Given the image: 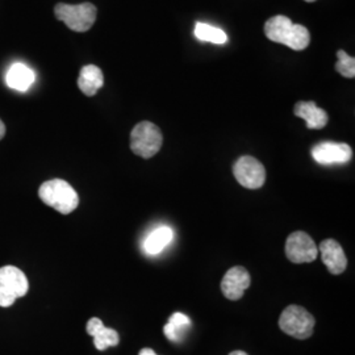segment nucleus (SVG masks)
<instances>
[{"instance_id": "1", "label": "nucleus", "mask_w": 355, "mask_h": 355, "mask_svg": "<svg viewBox=\"0 0 355 355\" xmlns=\"http://www.w3.org/2000/svg\"><path fill=\"white\" fill-rule=\"evenodd\" d=\"M265 35L272 42L283 44L293 51H304L311 42L309 31L300 24H293L286 16H274L265 24Z\"/></svg>"}, {"instance_id": "2", "label": "nucleus", "mask_w": 355, "mask_h": 355, "mask_svg": "<svg viewBox=\"0 0 355 355\" xmlns=\"http://www.w3.org/2000/svg\"><path fill=\"white\" fill-rule=\"evenodd\" d=\"M38 196L42 203L49 205L62 215L74 212L79 205V196L76 191L62 179H51L41 184Z\"/></svg>"}, {"instance_id": "3", "label": "nucleus", "mask_w": 355, "mask_h": 355, "mask_svg": "<svg viewBox=\"0 0 355 355\" xmlns=\"http://www.w3.org/2000/svg\"><path fill=\"white\" fill-rule=\"evenodd\" d=\"M96 7L91 3L64 4L58 3L54 7L55 17L74 32H87L96 20Z\"/></svg>"}, {"instance_id": "4", "label": "nucleus", "mask_w": 355, "mask_h": 355, "mask_svg": "<svg viewBox=\"0 0 355 355\" xmlns=\"http://www.w3.org/2000/svg\"><path fill=\"white\" fill-rule=\"evenodd\" d=\"M164 142L159 128L150 121H142L130 133V149L142 158H152L161 150Z\"/></svg>"}, {"instance_id": "5", "label": "nucleus", "mask_w": 355, "mask_h": 355, "mask_svg": "<svg viewBox=\"0 0 355 355\" xmlns=\"http://www.w3.org/2000/svg\"><path fill=\"white\" fill-rule=\"evenodd\" d=\"M280 329L297 340H306L315 329V318L300 305L287 306L279 318Z\"/></svg>"}, {"instance_id": "6", "label": "nucleus", "mask_w": 355, "mask_h": 355, "mask_svg": "<svg viewBox=\"0 0 355 355\" xmlns=\"http://www.w3.org/2000/svg\"><path fill=\"white\" fill-rule=\"evenodd\" d=\"M29 283L26 274L15 266L0 268V306H11L16 299L26 296Z\"/></svg>"}, {"instance_id": "7", "label": "nucleus", "mask_w": 355, "mask_h": 355, "mask_svg": "<svg viewBox=\"0 0 355 355\" xmlns=\"http://www.w3.org/2000/svg\"><path fill=\"white\" fill-rule=\"evenodd\" d=\"M233 174L237 182L249 190L261 189L266 182V170L263 165L250 155H243L233 166Z\"/></svg>"}, {"instance_id": "8", "label": "nucleus", "mask_w": 355, "mask_h": 355, "mask_svg": "<svg viewBox=\"0 0 355 355\" xmlns=\"http://www.w3.org/2000/svg\"><path fill=\"white\" fill-rule=\"evenodd\" d=\"M286 254L293 263H309L318 258V249L306 233L293 232L286 241Z\"/></svg>"}, {"instance_id": "9", "label": "nucleus", "mask_w": 355, "mask_h": 355, "mask_svg": "<svg viewBox=\"0 0 355 355\" xmlns=\"http://www.w3.org/2000/svg\"><path fill=\"white\" fill-rule=\"evenodd\" d=\"M312 157L320 165H343L352 159L353 150L343 142H321L312 149Z\"/></svg>"}, {"instance_id": "10", "label": "nucleus", "mask_w": 355, "mask_h": 355, "mask_svg": "<svg viewBox=\"0 0 355 355\" xmlns=\"http://www.w3.org/2000/svg\"><path fill=\"white\" fill-rule=\"evenodd\" d=\"M250 286V275L245 267H232L221 282V291L229 300H240Z\"/></svg>"}, {"instance_id": "11", "label": "nucleus", "mask_w": 355, "mask_h": 355, "mask_svg": "<svg viewBox=\"0 0 355 355\" xmlns=\"http://www.w3.org/2000/svg\"><path fill=\"white\" fill-rule=\"evenodd\" d=\"M320 253L324 265L333 275H340L346 270L347 258L343 246L334 240H324L320 243Z\"/></svg>"}, {"instance_id": "12", "label": "nucleus", "mask_w": 355, "mask_h": 355, "mask_svg": "<svg viewBox=\"0 0 355 355\" xmlns=\"http://www.w3.org/2000/svg\"><path fill=\"white\" fill-rule=\"evenodd\" d=\"M87 333L91 337H94V345L98 350H105L111 346H117L120 343L119 333L111 328H105L103 325L102 320L98 318H92L87 322Z\"/></svg>"}, {"instance_id": "13", "label": "nucleus", "mask_w": 355, "mask_h": 355, "mask_svg": "<svg viewBox=\"0 0 355 355\" xmlns=\"http://www.w3.org/2000/svg\"><path fill=\"white\" fill-rule=\"evenodd\" d=\"M293 112L297 117L305 120L308 129H322L329 121L328 114L324 110L318 108L316 103H296Z\"/></svg>"}, {"instance_id": "14", "label": "nucleus", "mask_w": 355, "mask_h": 355, "mask_svg": "<svg viewBox=\"0 0 355 355\" xmlns=\"http://www.w3.org/2000/svg\"><path fill=\"white\" fill-rule=\"evenodd\" d=\"M104 85L102 70L95 64H87L80 70L78 78V87L86 95L94 96Z\"/></svg>"}, {"instance_id": "15", "label": "nucleus", "mask_w": 355, "mask_h": 355, "mask_svg": "<svg viewBox=\"0 0 355 355\" xmlns=\"http://www.w3.org/2000/svg\"><path fill=\"white\" fill-rule=\"evenodd\" d=\"M35 82V74L33 71L24 64H12L7 73V85L8 87L26 92L31 89V86Z\"/></svg>"}, {"instance_id": "16", "label": "nucleus", "mask_w": 355, "mask_h": 355, "mask_svg": "<svg viewBox=\"0 0 355 355\" xmlns=\"http://www.w3.org/2000/svg\"><path fill=\"white\" fill-rule=\"evenodd\" d=\"M173 237H174V233L170 227H159L153 230L144 245L146 253L152 255L161 253L166 246L173 241Z\"/></svg>"}, {"instance_id": "17", "label": "nucleus", "mask_w": 355, "mask_h": 355, "mask_svg": "<svg viewBox=\"0 0 355 355\" xmlns=\"http://www.w3.org/2000/svg\"><path fill=\"white\" fill-rule=\"evenodd\" d=\"M191 325L192 322L190 318L180 312H175L168 318V324L166 325L164 331L170 341L179 343L183 338L184 333L190 329Z\"/></svg>"}, {"instance_id": "18", "label": "nucleus", "mask_w": 355, "mask_h": 355, "mask_svg": "<svg viewBox=\"0 0 355 355\" xmlns=\"http://www.w3.org/2000/svg\"><path fill=\"white\" fill-rule=\"evenodd\" d=\"M193 33H195V37L203 42H212V44L221 45L228 41V36L223 29L205 24V23H196Z\"/></svg>"}, {"instance_id": "19", "label": "nucleus", "mask_w": 355, "mask_h": 355, "mask_svg": "<svg viewBox=\"0 0 355 355\" xmlns=\"http://www.w3.org/2000/svg\"><path fill=\"white\" fill-rule=\"evenodd\" d=\"M338 62L336 64L337 73H340L345 78H354L355 76V60L354 57L347 55L343 51H337Z\"/></svg>"}, {"instance_id": "20", "label": "nucleus", "mask_w": 355, "mask_h": 355, "mask_svg": "<svg viewBox=\"0 0 355 355\" xmlns=\"http://www.w3.org/2000/svg\"><path fill=\"white\" fill-rule=\"evenodd\" d=\"M139 355H157L155 354V352H154V350H153V349H148V347H146V349H142V350H141L140 352V354Z\"/></svg>"}, {"instance_id": "21", "label": "nucleus", "mask_w": 355, "mask_h": 355, "mask_svg": "<svg viewBox=\"0 0 355 355\" xmlns=\"http://www.w3.org/2000/svg\"><path fill=\"white\" fill-rule=\"evenodd\" d=\"M4 135H6V125H4V123L0 120V140L4 137Z\"/></svg>"}, {"instance_id": "22", "label": "nucleus", "mask_w": 355, "mask_h": 355, "mask_svg": "<svg viewBox=\"0 0 355 355\" xmlns=\"http://www.w3.org/2000/svg\"><path fill=\"white\" fill-rule=\"evenodd\" d=\"M229 355H249L246 354L245 352H240V350H236V352H232Z\"/></svg>"}, {"instance_id": "23", "label": "nucleus", "mask_w": 355, "mask_h": 355, "mask_svg": "<svg viewBox=\"0 0 355 355\" xmlns=\"http://www.w3.org/2000/svg\"><path fill=\"white\" fill-rule=\"evenodd\" d=\"M305 1H308V3H313V1H316V0H305Z\"/></svg>"}]
</instances>
